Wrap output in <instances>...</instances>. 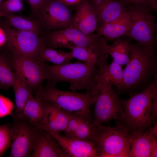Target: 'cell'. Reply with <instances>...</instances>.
I'll list each match as a JSON object with an SVG mask.
<instances>
[{
  "label": "cell",
  "instance_id": "cell-1",
  "mask_svg": "<svg viewBox=\"0 0 157 157\" xmlns=\"http://www.w3.org/2000/svg\"><path fill=\"white\" fill-rule=\"evenodd\" d=\"M156 51L131 42L129 60L123 70L124 83L120 94L138 92L157 74Z\"/></svg>",
  "mask_w": 157,
  "mask_h": 157
},
{
  "label": "cell",
  "instance_id": "cell-3",
  "mask_svg": "<svg viewBox=\"0 0 157 157\" xmlns=\"http://www.w3.org/2000/svg\"><path fill=\"white\" fill-rule=\"evenodd\" d=\"M48 75L49 80L56 84L61 82H67L73 91L85 90L89 93L97 81L98 74V63H68L62 65H50L43 63Z\"/></svg>",
  "mask_w": 157,
  "mask_h": 157
},
{
  "label": "cell",
  "instance_id": "cell-40",
  "mask_svg": "<svg viewBox=\"0 0 157 157\" xmlns=\"http://www.w3.org/2000/svg\"><path fill=\"white\" fill-rule=\"evenodd\" d=\"M5 15L0 10V17H4Z\"/></svg>",
  "mask_w": 157,
  "mask_h": 157
},
{
  "label": "cell",
  "instance_id": "cell-11",
  "mask_svg": "<svg viewBox=\"0 0 157 157\" xmlns=\"http://www.w3.org/2000/svg\"><path fill=\"white\" fill-rule=\"evenodd\" d=\"M11 115L13 138L9 157H29L33 151L38 128L24 117Z\"/></svg>",
  "mask_w": 157,
  "mask_h": 157
},
{
  "label": "cell",
  "instance_id": "cell-21",
  "mask_svg": "<svg viewBox=\"0 0 157 157\" xmlns=\"http://www.w3.org/2000/svg\"><path fill=\"white\" fill-rule=\"evenodd\" d=\"M4 17L5 24L12 28L31 32L40 36L44 34L38 21L33 17L14 13L7 15Z\"/></svg>",
  "mask_w": 157,
  "mask_h": 157
},
{
  "label": "cell",
  "instance_id": "cell-15",
  "mask_svg": "<svg viewBox=\"0 0 157 157\" xmlns=\"http://www.w3.org/2000/svg\"><path fill=\"white\" fill-rule=\"evenodd\" d=\"M97 26L96 15L90 0H83L76 5L71 27L89 35L93 33Z\"/></svg>",
  "mask_w": 157,
  "mask_h": 157
},
{
  "label": "cell",
  "instance_id": "cell-31",
  "mask_svg": "<svg viewBox=\"0 0 157 157\" xmlns=\"http://www.w3.org/2000/svg\"><path fill=\"white\" fill-rule=\"evenodd\" d=\"M14 108L13 103L10 99L0 94V118L11 115Z\"/></svg>",
  "mask_w": 157,
  "mask_h": 157
},
{
  "label": "cell",
  "instance_id": "cell-20",
  "mask_svg": "<svg viewBox=\"0 0 157 157\" xmlns=\"http://www.w3.org/2000/svg\"><path fill=\"white\" fill-rule=\"evenodd\" d=\"M101 53L109 54L113 60L121 66L129 61L130 40H123L120 37L114 40L112 44L109 45L105 38H101Z\"/></svg>",
  "mask_w": 157,
  "mask_h": 157
},
{
  "label": "cell",
  "instance_id": "cell-23",
  "mask_svg": "<svg viewBox=\"0 0 157 157\" xmlns=\"http://www.w3.org/2000/svg\"><path fill=\"white\" fill-rule=\"evenodd\" d=\"M130 149L129 157H150V149L152 141L151 138L144 131L130 132Z\"/></svg>",
  "mask_w": 157,
  "mask_h": 157
},
{
  "label": "cell",
  "instance_id": "cell-2",
  "mask_svg": "<svg viewBox=\"0 0 157 157\" xmlns=\"http://www.w3.org/2000/svg\"><path fill=\"white\" fill-rule=\"evenodd\" d=\"M156 92L157 76L141 91L131 94L128 99H120L123 113L120 122L130 132L144 131L152 125L150 113L152 99Z\"/></svg>",
  "mask_w": 157,
  "mask_h": 157
},
{
  "label": "cell",
  "instance_id": "cell-9",
  "mask_svg": "<svg viewBox=\"0 0 157 157\" xmlns=\"http://www.w3.org/2000/svg\"><path fill=\"white\" fill-rule=\"evenodd\" d=\"M0 26L5 30L7 37L6 44L2 49L11 54L38 59L40 49L44 45L40 36L31 32L8 27L0 18Z\"/></svg>",
  "mask_w": 157,
  "mask_h": 157
},
{
  "label": "cell",
  "instance_id": "cell-19",
  "mask_svg": "<svg viewBox=\"0 0 157 157\" xmlns=\"http://www.w3.org/2000/svg\"><path fill=\"white\" fill-rule=\"evenodd\" d=\"M132 23L130 13L127 10L117 19L97 28L96 30L97 34L108 41L124 36L130 30Z\"/></svg>",
  "mask_w": 157,
  "mask_h": 157
},
{
  "label": "cell",
  "instance_id": "cell-24",
  "mask_svg": "<svg viewBox=\"0 0 157 157\" xmlns=\"http://www.w3.org/2000/svg\"><path fill=\"white\" fill-rule=\"evenodd\" d=\"M15 73V79L12 87L15 93V109L13 114L17 116L21 117L29 96L32 94V90L17 74Z\"/></svg>",
  "mask_w": 157,
  "mask_h": 157
},
{
  "label": "cell",
  "instance_id": "cell-41",
  "mask_svg": "<svg viewBox=\"0 0 157 157\" xmlns=\"http://www.w3.org/2000/svg\"><path fill=\"white\" fill-rule=\"evenodd\" d=\"M3 1V0H0V5Z\"/></svg>",
  "mask_w": 157,
  "mask_h": 157
},
{
  "label": "cell",
  "instance_id": "cell-4",
  "mask_svg": "<svg viewBox=\"0 0 157 157\" xmlns=\"http://www.w3.org/2000/svg\"><path fill=\"white\" fill-rule=\"evenodd\" d=\"M35 93V96L43 102L52 104L69 114L89 117H92L91 106L97 99L96 96L88 92L83 94L58 89L51 81L45 86L41 85Z\"/></svg>",
  "mask_w": 157,
  "mask_h": 157
},
{
  "label": "cell",
  "instance_id": "cell-10",
  "mask_svg": "<svg viewBox=\"0 0 157 157\" xmlns=\"http://www.w3.org/2000/svg\"><path fill=\"white\" fill-rule=\"evenodd\" d=\"M69 6L58 0H46L35 17L42 31L71 27L73 16Z\"/></svg>",
  "mask_w": 157,
  "mask_h": 157
},
{
  "label": "cell",
  "instance_id": "cell-37",
  "mask_svg": "<svg viewBox=\"0 0 157 157\" xmlns=\"http://www.w3.org/2000/svg\"><path fill=\"white\" fill-rule=\"evenodd\" d=\"M150 157H157V139H154L152 141L151 147Z\"/></svg>",
  "mask_w": 157,
  "mask_h": 157
},
{
  "label": "cell",
  "instance_id": "cell-29",
  "mask_svg": "<svg viewBox=\"0 0 157 157\" xmlns=\"http://www.w3.org/2000/svg\"><path fill=\"white\" fill-rule=\"evenodd\" d=\"M13 138L11 124L0 125V157L11 147Z\"/></svg>",
  "mask_w": 157,
  "mask_h": 157
},
{
  "label": "cell",
  "instance_id": "cell-27",
  "mask_svg": "<svg viewBox=\"0 0 157 157\" xmlns=\"http://www.w3.org/2000/svg\"><path fill=\"white\" fill-rule=\"evenodd\" d=\"M94 121L92 117L76 115L75 127L72 138L92 141Z\"/></svg>",
  "mask_w": 157,
  "mask_h": 157
},
{
  "label": "cell",
  "instance_id": "cell-6",
  "mask_svg": "<svg viewBox=\"0 0 157 157\" xmlns=\"http://www.w3.org/2000/svg\"><path fill=\"white\" fill-rule=\"evenodd\" d=\"M110 81L98 77L97 82L89 93L96 96L94 114V124H103L113 119L121 120L123 109L119 94Z\"/></svg>",
  "mask_w": 157,
  "mask_h": 157
},
{
  "label": "cell",
  "instance_id": "cell-34",
  "mask_svg": "<svg viewBox=\"0 0 157 157\" xmlns=\"http://www.w3.org/2000/svg\"><path fill=\"white\" fill-rule=\"evenodd\" d=\"M144 133L149 137L157 138V123L156 122L152 126H149L144 131Z\"/></svg>",
  "mask_w": 157,
  "mask_h": 157
},
{
  "label": "cell",
  "instance_id": "cell-16",
  "mask_svg": "<svg viewBox=\"0 0 157 157\" xmlns=\"http://www.w3.org/2000/svg\"><path fill=\"white\" fill-rule=\"evenodd\" d=\"M45 108L43 120L37 128L51 134H58L64 131L69 114L51 103L44 102Z\"/></svg>",
  "mask_w": 157,
  "mask_h": 157
},
{
  "label": "cell",
  "instance_id": "cell-36",
  "mask_svg": "<svg viewBox=\"0 0 157 157\" xmlns=\"http://www.w3.org/2000/svg\"><path fill=\"white\" fill-rule=\"evenodd\" d=\"M7 37L4 29L0 26V49L3 48L6 44Z\"/></svg>",
  "mask_w": 157,
  "mask_h": 157
},
{
  "label": "cell",
  "instance_id": "cell-32",
  "mask_svg": "<svg viewBox=\"0 0 157 157\" xmlns=\"http://www.w3.org/2000/svg\"><path fill=\"white\" fill-rule=\"evenodd\" d=\"M28 3L33 15L35 17L39 10L46 0H26Z\"/></svg>",
  "mask_w": 157,
  "mask_h": 157
},
{
  "label": "cell",
  "instance_id": "cell-28",
  "mask_svg": "<svg viewBox=\"0 0 157 157\" xmlns=\"http://www.w3.org/2000/svg\"><path fill=\"white\" fill-rule=\"evenodd\" d=\"M63 47L71 50L73 58L88 64H97L99 57L100 55L90 49L77 46L70 43L65 44Z\"/></svg>",
  "mask_w": 157,
  "mask_h": 157
},
{
  "label": "cell",
  "instance_id": "cell-18",
  "mask_svg": "<svg viewBox=\"0 0 157 157\" xmlns=\"http://www.w3.org/2000/svg\"><path fill=\"white\" fill-rule=\"evenodd\" d=\"M108 54H101L98 63V77L110 82L116 87L115 90L119 94L124 83L123 70L122 66L113 60L110 64L107 63Z\"/></svg>",
  "mask_w": 157,
  "mask_h": 157
},
{
  "label": "cell",
  "instance_id": "cell-38",
  "mask_svg": "<svg viewBox=\"0 0 157 157\" xmlns=\"http://www.w3.org/2000/svg\"><path fill=\"white\" fill-rule=\"evenodd\" d=\"M64 4L68 5L71 6L77 5L81 2L83 0H58Z\"/></svg>",
  "mask_w": 157,
  "mask_h": 157
},
{
  "label": "cell",
  "instance_id": "cell-7",
  "mask_svg": "<svg viewBox=\"0 0 157 157\" xmlns=\"http://www.w3.org/2000/svg\"><path fill=\"white\" fill-rule=\"evenodd\" d=\"M126 8L133 23L130 30L124 36L135 40L141 46L156 51V18L153 11L148 8L133 3L128 4Z\"/></svg>",
  "mask_w": 157,
  "mask_h": 157
},
{
  "label": "cell",
  "instance_id": "cell-8",
  "mask_svg": "<svg viewBox=\"0 0 157 157\" xmlns=\"http://www.w3.org/2000/svg\"><path fill=\"white\" fill-rule=\"evenodd\" d=\"M101 37L97 34H85L71 27L45 33L41 37L44 46L47 47L62 48L65 44L70 43L90 49L100 55Z\"/></svg>",
  "mask_w": 157,
  "mask_h": 157
},
{
  "label": "cell",
  "instance_id": "cell-26",
  "mask_svg": "<svg viewBox=\"0 0 157 157\" xmlns=\"http://www.w3.org/2000/svg\"><path fill=\"white\" fill-rule=\"evenodd\" d=\"M73 58L71 51L64 52L44 45L41 47L38 55V59L41 62H50L57 65L69 63Z\"/></svg>",
  "mask_w": 157,
  "mask_h": 157
},
{
  "label": "cell",
  "instance_id": "cell-39",
  "mask_svg": "<svg viewBox=\"0 0 157 157\" xmlns=\"http://www.w3.org/2000/svg\"><path fill=\"white\" fill-rule=\"evenodd\" d=\"M151 8L153 11H157V0H149Z\"/></svg>",
  "mask_w": 157,
  "mask_h": 157
},
{
  "label": "cell",
  "instance_id": "cell-13",
  "mask_svg": "<svg viewBox=\"0 0 157 157\" xmlns=\"http://www.w3.org/2000/svg\"><path fill=\"white\" fill-rule=\"evenodd\" d=\"M51 134L60 146L64 157H98L95 145L92 141Z\"/></svg>",
  "mask_w": 157,
  "mask_h": 157
},
{
  "label": "cell",
  "instance_id": "cell-22",
  "mask_svg": "<svg viewBox=\"0 0 157 157\" xmlns=\"http://www.w3.org/2000/svg\"><path fill=\"white\" fill-rule=\"evenodd\" d=\"M45 108L44 102L31 94L24 107L22 116L37 128L43 120Z\"/></svg>",
  "mask_w": 157,
  "mask_h": 157
},
{
  "label": "cell",
  "instance_id": "cell-12",
  "mask_svg": "<svg viewBox=\"0 0 157 157\" xmlns=\"http://www.w3.org/2000/svg\"><path fill=\"white\" fill-rule=\"evenodd\" d=\"M13 68L32 90L35 91L49 77L39 59L15 54H10Z\"/></svg>",
  "mask_w": 157,
  "mask_h": 157
},
{
  "label": "cell",
  "instance_id": "cell-33",
  "mask_svg": "<svg viewBox=\"0 0 157 157\" xmlns=\"http://www.w3.org/2000/svg\"><path fill=\"white\" fill-rule=\"evenodd\" d=\"M150 118L152 124L156 122L157 119V92L154 94L152 99Z\"/></svg>",
  "mask_w": 157,
  "mask_h": 157
},
{
  "label": "cell",
  "instance_id": "cell-5",
  "mask_svg": "<svg viewBox=\"0 0 157 157\" xmlns=\"http://www.w3.org/2000/svg\"><path fill=\"white\" fill-rule=\"evenodd\" d=\"M120 123L113 127L93 124L92 141L95 145L98 157H129L130 132Z\"/></svg>",
  "mask_w": 157,
  "mask_h": 157
},
{
  "label": "cell",
  "instance_id": "cell-14",
  "mask_svg": "<svg viewBox=\"0 0 157 157\" xmlns=\"http://www.w3.org/2000/svg\"><path fill=\"white\" fill-rule=\"evenodd\" d=\"M89 0L96 15L97 28L117 19L127 10L128 4L122 0Z\"/></svg>",
  "mask_w": 157,
  "mask_h": 157
},
{
  "label": "cell",
  "instance_id": "cell-25",
  "mask_svg": "<svg viewBox=\"0 0 157 157\" xmlns=\"http://www.w3.org/2000/svg\"><path fill=\"white\" fill-rule=\"evenodd\" d=\"M10 55L6 51L0 50V89L12 87L15 78L13 71Z\"/></svg>",
  "mask_w": 157,
  "mask_h": 157
},
{
  "label": "cell",
  "instance_id": "cell-17",
  "mask_svg": "<svg viewBox=\"0 0 157 157\" xmlns=\"http://www.w3.org/2000/svg\"><path fill=\"white\" fill-rule=\"evenodd\" d=\"M32 157H64L59 144L49 132L38 128Z\"/></svg>",
  "mask_w": 157,
  "mask_h": 157
},
{
  "label": "cell",
  "instance_id": "cell-35",
  "mask_svg": "<svg viewBox=\"0 0 157 157\" xmlns=\"http://www.w3.org/2000/svg\"><path fill=\"white\" fill-rule=\"evenodd\" d=\"M127 4L133 3L149 8L152 10L149 0H122Z\"/></svg>",
  "mask_w": 157,
  "mask_h": 157
},
{
  "label": "cell",
  "instance_id": "cell-30",
  "mask_svg": "<svg viewBox=\"0 0 157 157\" xmlns=\"http://www.w3.org/2000/svg\"><path fill=\"white\" fill-rule=\"evenodd\" d=\"M24 0H6L0 5V10L5 16L20 12L24 9Z\"/></svg>",
  "mask_w": 157,
  "mask_h": 157
}]
</instances>
